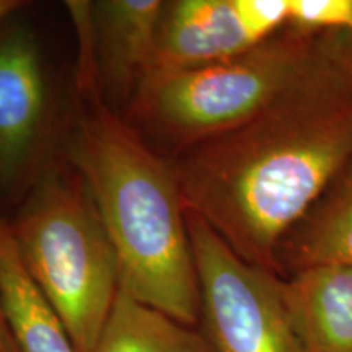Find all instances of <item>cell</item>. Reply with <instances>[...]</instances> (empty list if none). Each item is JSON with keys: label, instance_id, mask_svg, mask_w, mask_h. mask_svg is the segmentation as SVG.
Here are the masks:
<instances>
[{"label": "cell", "instance_id": "cell-9", "mask_svg": "<svg viewBox=\"0 0 352 352\" xmlns=\"http://www.w3.org/2000/svg\"><path fill=\"white\" fill-rule=\"evenodd\" d=\"M284 297L300 352H352V267L298 271Z\"/></svg>", "mask_w": 352, "mask_h": 352}, {"label": "cell", "instance_id": "cell-8", "mask_svg": "<svg viewBox=\"0 0 352 352\" xmlns=\"http://www.w3.org/2000/svg\"><path fill=\"white\" fill-rule=\"evenodd\" d=\"M252 47L233 0L165 2L147 78L222 63Z\"/></svg>", "mask_w": 352, "mask_h": 352}, {"label": "cell", "instance_id": "cell-13", "mask_svg": "<svg viewBox=\"0 0 352 352\" xmlns=\"http://www.w3.org/2000/svg\"><path fill=\"white\" fill-rule=\"evenodd\" d=\"M290 28L352 36V0H289Z\"/></svg>", "mask_w": 352, "mask_h": 352}, {"label": "cell", "instance_id": "cell-7", "mask_svg": "<svg viewBox=\"0 0 352 352\" xmlns=\"http://www.w3.org/2000/svg\"><path fill=\"white\" fill-rule=\"evenodd\" d=\"M47 113L46 80L36 44L25 33L0 39V184L30 165Z\"/></svg>", "mask_w": 352, "mask_h": 352}, {"label": "cell", "instance_id": "cell-14", "mask_svg": "<svg viewBox=\"0 0 352 352\" xmlns=\"http://www.w3.org/2000/svg\"><path fill=\"white\" fill-rule=\"evenodd\" d=\"M233 7L246 39L253 46L287 26L289 0H233Z\"/></svg>", "mask_w": 352, "mask_h": 352}, {"label": "cell", "instance_id": "cell-12", "mask_svg": "<svg viewBox=\"0 0 352 352\" xmlns=\"http://www.w3.org/2000/svg\"><path fill=\"white\" fill-rule=\"evenodd\" d=\"M94 352H212L192 327L118 294Z\"/></svg>", "mask_w": 352, "mask_h": 352}, {"label": "cell", "instance_id": "cell-10", "mask_svg": "<svg viewBox=\"0 0 352 352\" xmlns=\"http://www.w3.org/2000/svg\"><path fill=\"white\" fill-rule=\"evenodd\" d=\"M276 263L280 277L320 266L352 267V160L287 232Z\"/></svg>", "mask_w": 352, "mask_h": 352}, {"label": "cell", "instance_id": "cell-11", "mask_svg": "<svg viewBox=\"0 0 352 352\" xmlns=\"http://www.w3.org/2000/svg\"><path fill=\"white\" fill-rule=\"evenodd\" d=\"M0 300L21 352H77L59 315L26 272L10 223L2 215Z\"/></svg>", "mask_w": 352, "mask_h": 352}, {"label": "cell", "instance_id": "cell-3", "mask_svg": "<svg viewBox=\"0 0 352 352\" xmlns=\"http://www.w3.org/2000/svg\"><path fill=\"white\" fill-rule=\"evenodd\" d=\"M351 56V34L285 26L222 63L147 78L126 120L176 155L253 120Z\"/></svg>", "mask_w": 352, "mask_h": 352}, {"label": "cell", "instance_id": "cell-4", "mask_svg": "<svg viewBox=\"0 0 352 352\" xmlns=\"http://www.w3.org/2000/svg\"><path fill=\"white\" fill-rule=\"evenodd\" d=\"M10 227L26 272L77 352H94L120 294V270L80 176L47 171Z\"/></svg>", "mask_w": 352, "mask_h": 352}, {"label": "cell", "instance_id": "cell-15", "mask_svg": "<svg viewBox=\"0 0 352 352\" xmlns=\"http://www.w3.org/2000/svg\"><path fill=\"white\" fill-rule=\"evenodd\" d=\"M0 352H21L19 344H16L15 336H13L10 324H8L2 300H0Z\"/></svg>", "mask_w": 352, "mask_h": 352}, {"label": "cell", "instance_id": "cell-2", "mask_svg": "<svg viewBox=\"0 0 352 352\" xmlns=\"http://www.w3.org/2000/svg\"><path fill=\"white\" fill-rule=\"evenodd\" d=\"M70 158L116 254L120 290L186 327L201 318L186 208L171 160L100 91L82 94Z\"/></svg>", "mask_w": 352, "mask_h": 352}, {"label": "cell", "instance_id": "cell-6", "mask_svg": "<svg viewBox=\"0 0 352 352\" xmlns=\"http://www.w3.org/2000/svg\"><path fill=\"white\" fill-rule=\"evenodd\" d=\"M165 2L104 0L91 3L95 60L104 103H132L151 76Z\"/></svg>", "mask_w": 352, "mask_h": 352}, {"label": "cell", "instance_id": "cell-5", "mask_svg": "<svg viewBox=\"0 0 352 352\" xmlns=\"http://www.w3.org/2000/svg\"><path fill=\"white\" fill-rule=\"evenodd\" d=\"M199 283L202 336L212 352H300L284 297V277L245 261L186 212Z\"/></svg>", "mask_w": 352, "mask_h": 352}, {"label": "cell", "instance_id": "cell-1", "mask_svg": "<svg viewBox=\"0 0 352 352\" xmlns=\"http://www.w3.org/2000/svg\"><path fill=\"white\" fill-rule=\"evenodd\" d=\"M352 160V56L253 120L171 158L186 212L277 272L287 232Z\"/></svg>", "mask_w": 352, "mask_h": 352}, {"label": "cell", "instance_id": "cell-16", "mask_svg": "<svg viewBox=\"0 0 352 352\" xmlns=\"http://www.w3.org/2000/svg\"><path fill=\"white\" fill-rule=\"evenodd\" d=\"M23 7V2L20 0H0V21L12 15L13 12L20 10Z\"/></svg>", "mask_w": 352, "mask_h": 352}]
</instances>
